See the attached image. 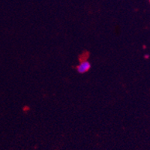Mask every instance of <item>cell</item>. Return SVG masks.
<instances>
[{"label":"cell","mask_w":150,"mask_h":150,"mask_svg":"<svg viewBox=\"0 0 150 150\" xmlns=\"http://www.w3.org/2000/svg\"><path fill=\"white\" fill-rule=\"evenodd\" d=\"M91 68V64L89 61L85 60L82 61L77 65V71L79 74H85L87 71H89V69Z\"/></svg>","instance_id":"obj_1"},{"label":"cell","mask_w":150,"mask_h":150,"mask_svg":"<svg viewBox=\"0 0 150 150\" xmlns=\"http://www.w3.org/2000/svg\"><path fill=\"white\" fill-rule=\"evenodd\" d=\"M144 58H145V59H149V55L145 54V56H144Z\"/></svg>","instance_id":"obj_2"},{"label":"cell","mask_w":150,"mask_h":150,"mask_svg":"<svg viewBox=\"0 0 150 150\" xmlns=\"http://www.w3.org/2000/svg\"><path fill=\"white\" fill-rule=\"evenodd\" d=\"M149 3H150V0H149Z\"/></svg>","instance_id":"obj_3"}]
</instances>
